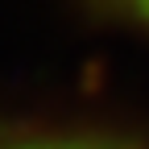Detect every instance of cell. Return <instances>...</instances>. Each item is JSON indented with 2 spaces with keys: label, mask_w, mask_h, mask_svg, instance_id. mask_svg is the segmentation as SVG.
Returning <instances> with one entry per match:
<instances>
[{
  "label": "cell",
  "mask_w": 149,
  "mask_h": 149,
  "mask_svg": "<svg viewBox=\"0 0 149 149\" xmlns=\"http://www.w3.org/2000/svg\"><path fill=\"white\" fill-rule=\"evenodd\" d=\"M0 149H104V145L62 141V137H33V133H8V128H0Z\"/></svg>",
  "instance_id": "6da1fadb"
},
{
  "label": "cell",
  "mask_w": 149,
  "mask_h": 149,
  "mask_svg": "<svg viewBox=\"0 0 149 149\" xmlns=\"http://www.w3.org/2000/svg\"><path fill=\"white\" fill-rule=\"evenodd\" d=\"M120 4H124L128 13H133V17H141V21L149 25V0H120Z\"/></svg>",
  "instance_id": "7a4b0ae2"
}]
</instances>
